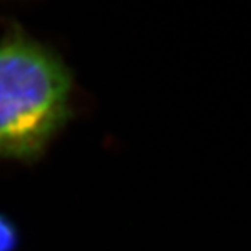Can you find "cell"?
<instances>
[{"mask_svg":"<svg viewBox=\"0 0 251 251\" xmlns=\"http://www.w3.org/2000/svg\"><path fill=\"white\" fill-rule=\"evenodd\" d=\"M73 74L24 28L0 38V159L32 162L72 116Z\"/></svg>","mask_w":251,"mask_h":251,"instance_id":"6da1fadb","label":"cell"},{"mask_svg":"<svg viewBox=\"0 0 251 251\" xmlns=\"http://www.w3.org/2000/svg\"><path fill=\"white\" fill-rule=\"evenodd\" d=\"M17 244V227L7 216L0 215V251H14Z\"/></svg>","mask_w":251,"mask_h":251,"instance_id":"7a4b0ae2","label":"cell"}]
</instances>
